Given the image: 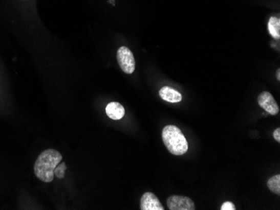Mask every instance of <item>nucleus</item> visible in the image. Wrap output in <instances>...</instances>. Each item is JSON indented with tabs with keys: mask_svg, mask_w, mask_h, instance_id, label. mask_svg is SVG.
Wrapping results in <instances>:
<instances>
[{
	"mask_svg": "<svg viewBox=\"0 0 280 210\" xmlns=\"http://www.w3.org/2000/svg\"><path fill=\"white\" fill-rule=\"evenodd\" d=\"M106 113L112 120H121L125 115V109L118 102H110L106 106Z\"/></svg>",
	"mask_w": 280,
	"mask_h": 210,
	"instance_id": "0eeeda50",
	"label": "nucleus"
},
{
	"mask_svg": "<svg viewBox=\"0 0 280 210\" xmlns=\"http://www.w3.org/2000/svg\"><path fill=\"white\" fill-rule=\"evenodd\" d=\"M221 210H235L236 209V207L234 205L233 203L232 202H225L223 204H222V207L220 208Z\"/></svg>",
	"mask_w": 280,
	"mask_h": 210,
	"instance_id": "f8f14e48",
	"label": "nucleus"
},
{
	"mask_svg": "<svg viewBox=\"0 0 280 210\" xmlns=\"http://www.w3.org/2000/svg\"><path fill=\"white\" fill-rule=\"evenodd\" d=\"M140 209L141 210H164V206L161 204L156 195L150 192L143 194L140 199Z\"/></svg>",
	"mask_w": 280,
	"mask_h": 210,
	"instance_id": "423d86ee",
	"label": "nucleus"
},
{
	"mask_svg": "<svg viewBox=\"0 0 280 210\" xmlns=\"http://www.w3.org/2000/svg\"><path fill=\"white\" fill-rule=\"evenodd\" d=\"M257 102L262 108L270 115H277L279 111V107L275 99L269 91H263L260 93V95L257 97Z\"/></svg>",
	"mask_w": 280,
	"mask_h": 210,
	"instance_id": "39448f33",
	"label": "nucleus"
},
{
	"mask_svg": "<svg viewBox=\"0 0 280 210\" xmlns=\"http://www.w3.org/2000/svg\"><path fill=\"white\" fill-rule=\"evenodd\" d=\"M62 155L58 151L49 148L43 151L34 166V172L39 180L45 182H51L54 180V170L61 162Z\"/></svg>",
	"mask_w": 280,
	"mask_h": 210,
	"instance_id": "f257e3e1",
	"label": "nucleus"
},
{
	"mask_svg": "<svg viewBox=\"0 0 280 210\" xmlns=\"http://www.w3.org/2000/svg\"><path fill=\"white\" fill-rule=\"evenodd\" d=\"M67 169L68 168H67L65 162H60L54 170V175L56 176L58 179H62L65 177Z\"/></svg>",
	"mask_w": 280,
	"mask_h": 210,
	"instance_id": "9b49d317",
	"label": "nucleus"
},
{
	"mask_svg": "<svg viewBox=\"0 0 280 210\" xmlns=\"http://www.w3.org/2000/svg\"><path fill=\"white\" fill-rule=\"evenodd\" d=\"M160 97L164 101L171 103H177L182 101V96L181 93L169 86H164L160 90Z\"/></svg>",
	"mask_w": 280,
	"mask_h": 210,
	"instance_id": "6e6552de",
	"label": "nucleus"
},
{
	"mask_svg": "<svg viewBox=\"0 0 280 210\" xmlns=\"http://www.w3.org/2000/svg\"><path fill=\"white\" fill-rule=\"evenodd\" d=\"M162 138L164 145L169 153L176 156H181L188 151V142L176 126L169 125L164 127L162 132Z\"/></svg>",
	"mask_w": 280,
	"mask_h": 210,
	"instance_id": "f03ea898",
	"label": "nucleus"
},
{
	"mask_svg": "<svg viewBox=\"0 0 280 210\" xmlns=\"http://www.w3.org/2000/svg\"><path fill=\"white\" fill-rule=\"evenodd\" d=\"M276 78L278 81H280V69H277V72H276Z\"/></svg>",
	"mask_w": 280,
	"mask_h": 210,
	"instance_id": "4468645a",
	"label": "nucleus"
},
{
	"mask_svg": "<svg viewBox=\"0 0 280 210\" xmlns=\"http://www.w3.org/2000/svg\"><path fill=\"white\" fill-rule=\"evenodd\" d=\"M167 205L170 210H195V203L192 199L185 196L173 195L167 199Z\"/></svg>",
	"mask_w": 280,
	"mask_h": 210,
	"instance_id": "20e7f679",
	"label": "nucleus"
},
{
	"mask_svg": "<svg viewBox=\"0 0 280 210\" xmlns=\"http://www.w3.org/2000/svg\"><path fill=\"white\" fill-rule=\"evenodd\" d=\"M117 60L121 69L126 74L131 75L135 71V60L134 54L126 46H121L117 52Z\"/></svg>",
	"mask_w": 280,
	"mask_h": 210,
	"instance_id": "7ed1b4c3",
	"label": "nucleus"
},
{
	"mask_svg": "<svg viewBox=\"0 0 280 210\" xmlns=\"http://www.w3.org/2000/svg\"><path fill=\"white\" fill-rule=\"evenodd\" d=\"M268 30L272 37L279 39L280 38V19L278 17L272 16L268 23Z\"/></svg>",
	"mask_w": 280,
	"mask_h": 210,
	"instance_id": "1a4fd4ad",
	"label": "nucleus"
},
{
	"mask_svg": "<svg viewBox=\"0 0 280 210\" xmlns=\"http://www.w3.org/2000/svg\"><path fill=\"white\" fill-rule=\"evenodd\" d=\"M267 185L269 187V190L271 192H273V194H280V175L277 174L269 178L268 182H267Z\"/></svg>",
	"mask_w": 280,
	"mask_h": 210,
	"instance_id": "9d476101",
	"label": "nucleus"
},
{
	"mask_svg": "<svg viewBox=\"0 0 280 210\" xmlns=\"http://www.w3.org/2000/svg\"><path fill=\"white\" fill-rule=\"evenodd\" d=\"M273 138L275 139L276 141L278 143H280V128H277V129L273 132Z\"/></svg>",
	"mask_w": 280,
	"mask_h": 210,
	"instance_id": "ddd939ff",
	"label": "nucleus"
}]
</instances>
